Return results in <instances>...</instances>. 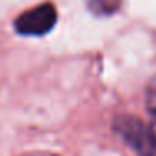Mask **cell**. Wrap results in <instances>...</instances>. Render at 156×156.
I'll list each match as a JSON object with an SVG mask.
<instances>
[{"label": "cell", "instance_id": "obj_1", "mask_svg": "<svg viewBox=\"0 0 156 156\" xmlns=\"http://www.w3.org/2000/svg\"><path fill=\"white\" fill-rule=\"evenodd\" d=\"M118 136L139 156H156V131L134 116H118L112 124Z\"/></svg>", "mask_w": 156, "mask_h": 156}, {"label": "cell", "instance_id": "obj_2", "mask_svg": "<svg viewBox=\"0 0 156 156\" xmlns=\"http://www.w3.org/2000/svg\"><path fill=\"white\" fill-rule=\"evenodd\" d=\"M57 22V10L52 4H41L19 15L15 30L22 35H44L52 30Z\"/></svg>", "mask_w": 156, "mask_h": 156}, {"label": "cell", "instance_id": "obj_3", "mask_svg": "<svg viewBox=\"0 0 156 156\" xmlns=\"http://www.w3.org/2000/svg\"><path fill=\"white\" fill-rule=\"evenodd\" d=\"M122 0H87V7L96 15H112L121 9Z\"/></svg>", "mask_w": 156, "mask_h": 156}, {"label": "cell", "instance_id": "obj_4", "mask_svg": "<svg viewBox=\"0 0 156 156\" xmlns=\"http://www.w3.org/2000/svg\"><path fill=\"white\" fill-rule=\"evenodd\" d=\"M148 111L151 114L153 126H154V131H156V89H153L148 96Z\"/></svg>", "mask_w": 156, "mask_h": 156}]
</instances>
